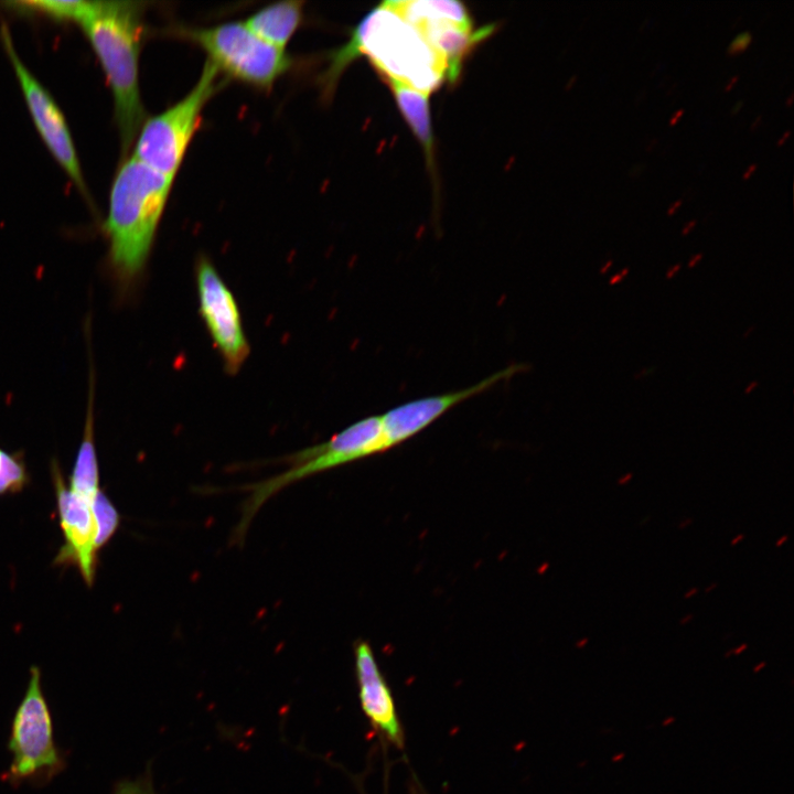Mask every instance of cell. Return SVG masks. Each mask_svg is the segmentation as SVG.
Returning a JSON list of instances; mask_svg holds the SVG:
<instances>
[{
  "label": "cell",
  "mask_w": 794,
  "mask_h": 794,
  "mask_svg": "<svg viewBox=\"0 0 794 794\" xmlns=\"http://www.w3.org/2000/svg\"><path fill=\"white\" fill-rule=\"evenodd\" d=\"M361 55L367 56L387 81L428 95L447 78L444 61L387 1L369 11L350 40L329 54L319 81L325 96L333 93L343 71Z\"/></svg>",
  "instance_id": "cell-1"
},
{
  "label": "cell",
  "mask_w": 794,
  "mask_h": 794,
  "mask_svg": "<svg viewBox=\"0 0 794 794\" xmlns=\"http://www.w3.org/2000/svg\"><path fill=\"white\" fill-rule=\"evenodd\" d=\"M147 2L90 1L78 21L110 86L122 152L130 149L144 121L139 58Z\"/></svg>",
  "instance_id": "cell-2"
},
{
  "label": "cell",
  "mask_w": 794,
  "mask_h": 794,
  "mask_svg": "<svg viewBox=\"0 0 794 794\" xmlns=\"http://www.w3.org/2000/svg\"><path fill=\"white\" fill-rule=\"evenodd\" d=\"M173 181L133 155L116 172L104 230L109 266L122 287H130L144 270Z\"/></svg>",
  "instance_id": "cell-3"
},
{
  "label": "cell",
  "mask_w": 794,
  "mask_h": 794,
  "mask_svg": "<svg viewBox=\"0 0 794 794\" xmlns=\"http://www.w3.org/2000/svg\"><path fill=\"white\" fill-rule=\"evenodd\" d=\"M405 442L391 410L369 416L348 426L328 441L297 451L282 462L288 466L266 480L243 485L247 497L233 540L243 544L248 527L261 506L287 486L316 473L387 451Z\"/></svg>",
  "instance_id": "cell-4"
},
{
  "label": "cell",
  "mask_w": 794,
  "mask_h": 794,
  "mask_svg": "<svg viewBox=\"0 0 794 794\" xmlns=\"http://www.w3.org/2000/svg\"><path fill=\"white\" fill-rule=\"evenodd\" d=\"M174 35L200 46L221 76L260 90H270L293 65L286 50L278 49L251 32L244 21L207 28L179 26Z\"/></svg>",
  "instance_id": "cell-5"
},
{
  "label": "cell",
  "mask_w": 794,
  "mask_h": 794,
  "mask_svg": "<svg viewBox=\"0 0 794 794\" xmlns=\"http://www.w3.org/2000/svg\"><path fill=\"white\" fill-rule=\"evenodd\" d=\"M8 749L12 760L3 776L13 787L45 786L66 769V758L54 740L52 715L37 666L30 669L25 693L11 722Z\"/></svg>",
  "instance_id": "cell-6"
},
{
  "label": "cell",
  "mask_w": 794,
  "mask_h": 794,
  "mask_svg": "<svg viewBox=\"0 0 794 794\" xmlns=\"http://www.w3.org/2000/svg\"><path fill=\"white\" fill-rule=\"evenodd\" d=\"M226 83L206 61L196 84L181 100L144 119L135 139L132 155L174 180L201 125L205 105Z\"/></svg>",
  "instance_id": "cell-7"
},
{
  "label": "cell",
  "mask_w": 794,
  "mask_h": 794,
  "mask_svg": "<svg viewBox=\"0 0 794 794\" xmlns=\"http://www.w3.org/2000/svg\"><path fill=\"white\" fill-rule=\"evenodd\" d=\"M388 3L444 61L450 82L459 77L469 49L493 32V26L473 31L466 8L458 1L406 0Z\"/></svg>",
  "instance_id": "cell-8"
},
{
  "label": "cell",
  "mask_w": 794,
  "mask_h": 794,
  "mask_svg": "<svg viewBox=\"0 0 794 794\" xmlns=\"http://www.w3.org/2000/svg\"><path fill=\"white\" fill-rule=\"evenodd\" d=\"M0 35L37 132L73 184L90 202L76 148L63 112L49 90L20 58L6 23L1 24Z\"/></svg>",
  "instance_id": "cell-9"
},
{
  "label": "cell",
  "mask_w": 794,
  "mask_h": 794,
  "mask_svg": "<svg viewBox=\"0 0 794 794\" xmlns=\"http://www.w3.org/2000/svg\"><path fill=\"white\" fill-rule=\"evenodd\" d=\"M195 280L203 322L222 355L225 369L235 374L250 351L237 301L206 257H200L196 261Z\"/></svg>",
  "instance_id": "cell-10"
},
{
  "label": "cell",
  "mask_w": 794,
  "mask_h": 794,
  "mask_svg": "<svg viewBox=\"0 0 794 794\" xmlns=\"http://www.w3.org/2000/svg\"><path fill=\"white\" fill-rule=\"evenodd\" d=\"M60 525L64 537L54 565L75 566L88 587L94 583L98 550L92 502L67 489L57 463L52 464Z\"/></svg>",
  "instance_id": "cell-11"
},
{
  "label": "cell",
  "mask_w": 794,
  "mask_h": 794,
  "mask_svg": "<svg viewBox=\"0 0 794 794\" xmlns=\"http://www.w3.org/2000/svg\"><path fill=\"white\" fill-rule=\"evenodd\" d=\"M355 674L361 707L369 723L382 738L403 749L404 733L393 695L383 677L371 645L360 640L354 644Z\"/></svg>",
  "instance_id": "cell-12"
},
{
  "label": "cell",
  "mask_w": 794,
  "mask_h": 794,
  "mask_svg": "<svg viewBox=\"0 0 794 794\" xmlns=\"http://www.w3.org/2000/svg\"><path fill=\"white\" fill-rule=\"evenodd\" d=\"M304 1L287 0L270 3L251 15L244 23L265 42L285 50L303 20Z\"/></svg>",
  "instance_id": "cell-13"
},
{
  "label": "cell",
  "mask_w": 794,
  "mask_h": 794,
  "mask_svg": "<svg viewBox=\"0 0 794 794\" xmlns=\"http://www.w3.org/2000/svg\"><path fill=\"white\" fill-rule=\"evenodd\" d=\"M89 398L84 425V433L79 444L69 479V490L76 495L92 502L99 492V468L94 443V385L90 380Z\"/></svg>",
  "instance_id": "cell-14"
},
{
  "label": "cell",
  "mask_w": 794,
  "mask_h": 794,
  "mask_svg": "<svg viewBox=\"0 0 794 794\" xmlns=\"http://www.w3.org/2000/svg\"><path fill=\"white\" fill-rule=\"evenodd\" d=\"M387 83L399 110L425 148L428 162H431L433 139L429 112V95L397 82L387 81Z\"/></svg>",
  "instance_id": "cell-15"
},
{
  "label": "cell",
  "mask_w": 794,
  "mask_h": 794,
  "mask_svg": "<svg viewBox=\"0 0 794 794\" xmlns=\"http://www.w3.org/2000/svg\"><path fill=\"white\" fill-rule=\"evenodd\" d=\"M90 1H57V0H32L11 1L6 4L11 9L23 13H37L53 20L79 21L86 13Z\"/></svg>",
  "instance_id": "cell-16"
},
{
  "label": "cell",
  "mask_w": 794,
  "mask_h": 794,
  "mask_svg": "<svg viewBox=\"0 0 794 794\" xmlns=\"http://www.w3.org/2000/svg\"><path fill=\"white\" fill-rule=\"evenodd\" d=\"M96 525V548L99 550L111 539L120 524V515L108 496L99 490L92 501Z\"/></svg>",
  "instance_id": "cell-17"
},
{
  "label": "cell",
  "mask_w": 794,
  "mask_h": 794,
  "mask_svg": "<svg viewBox=\"0 0 794 794\" xmlns=\"http://www.w3.org/2000/svg\"><path fill=\"white\" fill-rule=\"evenodd\" d=\"M29 482L21 453H9L0 448V495L20 492Z\"/></svg>",
  "instance_id": "cell-18"
},
{
  "label": "cell",
  "mask_w": 794,
  "mask_h": 794,
  "mask_svg": "<svg viewBox=\"0 0 794 794\" xmlns=\"http://www.w3.org/2000/svg\"><path fill=\"white\" fill-rule=\"evenodd\" d=\"M150 773L136 780H121L115 785L112 794H155Z\"/></svg>",
  "instance_id": "cell-19"
},
{
  "label": "cell",
  "mask_w": 794,
  "mask_h": 794,
  "mask_svg": "<svg viewBox=\"0 0 794 794\" xmlns=\"http://www.w3.org/2000/svg\"><path fill=\"white\" fill-rule=\"evenodd\" d=\"M752 32L749 30L738 33L727 47L728 55H736L745 51L752 42Z\"/></svg>",
  "instance_id": "cell-20"
},
{
  "label": "cell",
  "mask_w": 794,
  "mask_h": 794,
  "mask_svg": "<svg viewBox=\"0 0 794 794\" xmlns=\"http://www.w3.org/2000/svg\"><path fill=\"white\" fill-rule=\"evenodd\" d=\"M629 271H630L629 267L623 268L620 272L613 275L609 279V285L614 286V285L620 283L627 276Z\"/></svg>",
  "instance_id": "cell-21"
},
{
  "label": "cell",
  "mask_w": 794,
  "mask_h": 794,
  "mask_svg": "<svg viewBox=\"0 0 794 794\" xmlns=\"http://www.w3.org/2000/svg\"><path fill=\"white\" fill-rule=\"evenodd\" d=\"M655 369H656V367L642 368L641 371H639V372L634 375V378L637 379V380H639V379H642L643 377H646V376L653 374V373L655 372Z\"/></svg>",
  "instance_id": "cell-22"
},
{
  "label": "cell",
  "mask_w": 794,
  "mask_h": 794,
  "mask_svg": "<svg viewBox=\"0 0 794 794\" xmlns=\"http://www.w3.org/2000/svg\"><path fill=\"white\" fill-rule=\"evenodd\" d=\"M680 268H682L680 264H675L674 266L669 267L666 271V279H668V280L673 279L677 275V272L680 270Z\"/></svg>",
  "instance_id": "cell-23"
},
{
  "label": "cell",
  "mask_w": 794,
  "mask_h": 794,
  "mask_svg": "<svg viewBox=\"0 0 794 794\" xmlns=\"http://www.w3.org/2000/svg\"><path fill=\"white\" fill-rule=\"evenodd\" d=\"M644 168H645L644 163H637L629 170V174L631 176L637 175L643 171Z\"/></svg>",
  "instance_id": "cell-24"
},
{
  "label": "cell",
  "mask_w": 794,
  "mask_h": 794,
  "mask_svg": "<svg viewBox=\"0 0 794 794\" xmlns=\"http://www.w3.org/2000/svg\"><path fill=\"white\" fill-rule=\"evenodd\" d=\"M702 256L704 255L701 253L691 256V258L688 261V268L691 269L695 266H697V264L702 259Z\"/></svg>",
  "instance_id": "cell-25"
},
{
  "label": "cell",
  "mask_w": 794,
  "mask_h": 794,
  "mask_svg": "<svg viewBox=\"0 0 794 794\" xmlns=\"http://www.w3.org/2000/svg\"><path fill=\"white\" fill-rule=\"evenodd\" d=\"M696 223V219L687 222L682 228V235H687L695 227Z\"/></svg>",
  "instance_id": "cell-26"
},
{
  "label": "cell",
  "mask_w": 794,
  "mask_h": 794,
  "mask_svg": "<svg viewBox=\"0 0 794 794\" xmlns=\"http://www.w3.org/2000/svg\"><path fill=\"white\" fill-rule=\"evenodd\" d=\"M757 168H758V164H757V163L750 164V165L747 168V170L743 172L742 179H743V180L749 179V178L751 176V174L757 170Z\"/></svg>",
  "instance_id": "cell-27"
},
{
  "label": "cell",
  "mask_w": 794,
  "mask_h": 794,
  "mask_svg": "<svg viewBox=\"0 0 794 794\" xmlns=\"http://www.w3.org/2000/svg\"><path fill=\"white\" fill-rule=\"evenodd\" d=\"M760 383L758 380H752L750 384L744 388V394L749 395L751 394L755 388H758Z\"/></svg>",
  "instance_id": "cell-28"
},
{
  "label": "cell",
  "mask_w": 794,
  "mask_h": 794,
  "mask_svg": "<svg viewBox=\"0 0 794 794\" xmlns=\"http://www.w3.org/2000/svg\"><path fill=\"white\" fill-rule=\"evenodd\" d=\"M684 111H685L684 108H679L678 110H676L673 114V116L669 118V124L674 125L678 120V118H680V116L684 114Z\"/></svg>",
  "instance_id": "cell-29"
},
{
  "label": "cell",
  "mask_w": 794,
  "mask_h": 794,
  "mask_svg": "<svg viewBox=\"0 0 794 794\" xmlns=\"http://www.w3.org/2000/svg\"><path fill=\"white\" fill-rule=\"evenodd\" d=\"M612 265H613V260H612V259L607 260V261L600 267V270H599L600 273H601V275H605V273L608 272V270L612 267Z\"/></svg>",
  "instance_id": "cell-30"
},
{
  "label": "cell",
  "mask_w": 794,
  "mask_h": 794,
  "mask_svg": "<svg viewBox=\"0 0 794 794\" xmlns=\"http://www.w3.org/2000/svg\"><path fill=\"white\" fill-rule=\"evenodd\" d=\"M680 204H682L680 200H677V201L670 203V205L667 208V214L668 215L673 214L680 206Z\"/></svg>",
  "instance_id": "cell-31"
},
{
  "label": "cell",
  "mask_w": 794,
  "mask_h": 794,
  "mask_svg": "<svg viewBox=\"0 0 794 794\" xmlns=\"http://www.w3.org/2000/svg\"><path fill=\"white\" fill-rule=\"evenodd\" d=\"M742 105H743V99L737 100V101L732 105V107H731V109H730V112H731V114L738 112V111L740 110V108L742 107Z\"/></svg>",
  "instance_id": "cell-32"
},
{
  "label": "cell",
  "mask_w": 794,
  "mask_h": 794,
  "mask_svg": "<svg viewBox=\"0 0 794 794\" xmlns=\"http://www.w3.org/2000/svg\"><path fill=\"white\" fill-rule=\"evenodd\" d=\"M761 120H762V115H758L755 117V119L752 121V124L750 126V130H752V131L755 130L760 126Z\"/></svg>",
  "instance_id": "cell-33"
},
{
  "label": "cell",
  "mask_w": 794,
  "mask_h": 794,
  "mask_svg": "<svg viewBox=\"0 0 794 794\" xmlns=\"http://www.w3.org/2000/svg\"><path fill=\"white\" fill-rule=\"evenodd\" d=\"M738 78H739V75L732 76V77L730 78V81L728 82V84L726 85L725 90H726V92L730 90V89L732 88V86L737 83Z\"/></svg>",
  "instance_id": "cell-34"
},
{
  "label": "cell",
  "mask_w": 794,
  "mask_h": 794,
  "mask_svg": "<svg viewBox=\"0 0 794 794\" xmlns=\"http://www.w3.org/2000/svg\"><path fill=\"white\" fill-rule=\"evenodd\" d=\"M790 133H791V130H786V131L782 135V137L776 141V146L783 144V143L785 142V140L788 138Z\"/></svg>",
  "instance_id": "cell-35"
},
{
  "label": "cell",
  "mask_w": 794,
  "mask_h": 794,
  "mask_svg": "<svg viewBox=\"0 0 794 794\" xmlns=\"http://www.w3.org/2000/svg\"><path fill=\"white\" fill-rule=\"evenodd\" d=\"M674 721H675V717L669 716V717H667V718L662 722V725H663L664 727H666V726H669V725L674 723Z\"/></svg>",
  "instance_id": "cell-36"
},
{
  "label": "cell",
  "mask_w": 794,
  "mask_h": 794,
  "mask_svg": "<svg viewBox=\"0 0 794 794\" xmlns=\"http://www.w3.org/2000/svg\"><path fill=\"white\" fill-rule=\"evenodd\" d=\"M624 757H625V753H624V752H621V753H619V754H615V755L612 758V761H613V762L621 761L622 759H624Z\"/></svg>",
  "instance_id": "cell-37"
},
{
  "label": "cell",
  "mask_w": 794,
  "mask_h": 794,
  "mask_svg": "<svg viewBox=\"0 0 794 794\" xmlns=\"http://www.w3.org/2000/svg\"><path fill=\"white\" fill-rule=\"evenodd\" d=\"M631 478H632V474H631V473L624 475L623 478H621V479L619 480V484H624V483H626Z\"/></svg>",
  "instance_id": "cell-38"
},
{
  "label": "cell",
  "mask_w": 794,
  "mask_h": 794,
  "mask_svg": "<svg viewBox=\"0 0 794 794\" xmlns=\"http://www.w3.org/2000/svg\"><path fill=\"white\" fill-rule=\"evenodd\" d=\"M745 648H747V644H742L741 646H739L738 648H736L734 651H732V653L739 655V654H741Z\"/></svg>",
  "instance_id": "cell-39"
},
{
  "label": "cell",
  "mask_w": 794,
  "mask_h": 794,
  "mask_svg": "<svg viewBox=\"0 0 794 794\" xmlns=\"http://www.w3.org/2000/svg\"><path fill=\"white\" fill-rule=\"evenodd\" d=\"M754 330V325L748 328V330L743 333V339H747Z\"/></svg>",
  "instance_id": "cell-40"
},
{
  "label": "cell",
  "mask_w": 794,
  "mask_h": 794,
  "mask_svg": "<svg viewBox=\"0 0 794 794\" xmlns=\"http://www.w3.org/2000/svg\"><path fill=\"white\" fill-rule=\"evenodd\" d=\"M793 98H794V94H793V92H792V93L788 95L785 104H786L787 106H791L792 103H793Z\"/></svg>",
  "instance_id": "cell-41"
},
{
  "label": "cell",
  "mask_w": 794,
  "mask_h": 794,
  "mask_svg": "<svg viewBox=\"0 0 794 794\" xmlns=\"http://www.w3.org/2000/svg\"><path fill=\"white\" fill-rule=\"evenodd\" d=\"M764 666H765V662H761L760 664H758V665L754 667L753 672H754V673H758V672H759L762 667H764Z\"/></svg>",
  "instance_id": "cell-42"
},
{
  "label": "cell",
  "mask_w": 794,
  "mask_h": 794,
  "mask_svg": "<svg viewBox=\"0 0 794 794\" xmlns=\"http://www.w3.org/2000/svg\"><path fill=\"white\" fill-rule=\"evenodd\" d=\"M696 592H697V589L694 588V589H691L689 592H687V593L685 594V598H689V597H691L693 594H695Z\"/></svg>",
  "instance_id": "cell-43"
},
{
  "label": "cell",
  "mask_w": 794,
  "mask_h": 794,
  "mask_svg": "<svg viewBox=\"0 0 794 794\" xmlns=\"http://www.w3.org/2000/svg\"><path fill=\"white\" fill-rule=\"evenodd\" d=\"M742 538H743V535L737 536V537L731 541V545H736V544H737L739 540H741Z\"/></svg>",
  "instance_id": "cell-44"
},
{
  "label": "cell",
  "mask_w": 794,
  "mask_h": 794,
  "mask_svg": "<svg viewBox=\"0 0 794 794\" xmlns=\"http://www.w3.org/2000/svg\"><path fill=\"white\" fill-rule=\"evenodd\" d=\"M411 787H412L411 794H422L420 791H418L417 785H412Z\"/></svg>",
  "instance_id": "cell-45"
},
{
  "label": "cell",
  "mask_w": 794,
  "mask_h": 794,
  "mask_svg": "<svg viewBox=\"0 0 794 794\" xmlns=\"http://www.w3.org/2000/svg\"><path fill=\"white\" fill-rule=\"evenodd\" d=\"M643 96H645V89L641 90V93L637 94V96H636V97H637V98H636V101H639V99H642Z\"/></svg>",
  "instance_id": "cell-46"
},
{
  "label": "cell",
  "mask_w": 794,
  "mask_h": 794,
  "mask_svg": "<svg viewBox=\"0 0 794 794\" xmlns=\"http://www.w3.org/2000/svg\"><path fill=\"white\" fill-rule=\"evenodd\" d=\"M787 537L783 536L777 543L776 546H781L784 541H786Z\"/></svg>",
  "instance_id": "cell-47"
},
{
  "label": "cell",
  "mask_w": 794,
  "mask_h": 794,
  "mask_svg": "<svg viewBox=\"0 0 794 794\" xmlns=\"http://www.w3.org/2000/svg\"><path fill=\"white\" fill-rule=\"evenodd\" d=\"M690 619H691V615H687V616H685L684 620L680 621V623H682V624H685V623H686L687 621H689Z\"/></svg>",
  "instance_id": "cell-48"
},
{
  "label": "cell",
  "mask_w": 794,
  "mask_h": 794,
  "mask_svg": "<svg viewBox=\"0 0 794 794\" xmlns=\"http://www.w3.org/2000/svg\"><path fill=\"white\" fill-rule=\"evenodd\" d=\"M587 641H588V640H587V639H584L583 641H581V642L579 643V645H578V646H583V645H584V644L587 643Z\"/></svg>",
  "instance_id": "cell-49"
},
{
  "label": "cell",
  "mask_w": 794,
  "mask_h": 794,
  "mask_svg": "<svg viewBox=\"0 0 794 794\" xmlns=\"http://www.w3.org/2000/svg\"><path fill=\"white\" fill-rule=\"evenodd\" d=\"M716 586H717V584L713 583L711 587H709V588L706 590V592H709L711 589L716 588Z\"/></svg>",
  "instance_id": "cell-50"
}]
</instances>
